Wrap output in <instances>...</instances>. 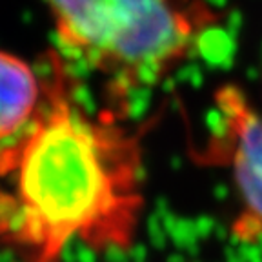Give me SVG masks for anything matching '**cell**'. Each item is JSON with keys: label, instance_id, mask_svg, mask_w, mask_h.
<instances>
[{"label": "cell", "instance_id": "7a4b0ae2", "mask_svg": "<svg viewBox=\"0 0 262 262\" xmlns=\"http://www.w3.org/2000/svg\"><path fill=\"white\" fill-rule=\"evenodd\" d=\"M58 51L102 75L117 95L151 88L219 22L206 0H42Z\"/></svg>", "mask_w": 262, "mask_h": 262}, {"label": "cell", "instance_id": "3957f363", "mask_svg": "<svg viewBox=\"0 0 262 262\" xmlns=\"http://www.w3.org/2000/svg\"><path fill=\"white\" fill-rule=\"evenodd\" d=\"M219 133L213 135L202 159L228 166L241 199L233 235L244 242L262 237V117L244 93L224 86L215 95Z\"/></svg>", "mask_w": 262, "mask_h": 262}, {"label": "cell", "instance_id": "6da1fadb", "mask_svg": "<svg viewBox=\"0 0 262 262\" xmlns=\"http://www.w3.org/2000/svg\"><path fill=\"white\" fill-rule=\"evenodd\" d=\"M68 73L55 53L37 113L0 151V175H15V195H0V233L26 262H60L71 241L126 250L142 215L139 135L88 113Z\"/></svg>", "mask_w": 262, "mask_h": 262}, {"label": "cell", "instance_id": "277c9868", "mask_svg": "<svg viewBox=\"0 0 262 262\" xmlns=\"http://www.w3.org/2000/svg\"><path fill=\"white\" fill-rule=\"evenodd\" d=\"M42 82L20 57L0 49V140L20 133L37 113Z\"/></svg>", "mask_w": 262, "mask_h": 262}]
</instances>
